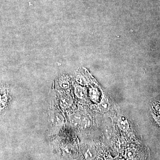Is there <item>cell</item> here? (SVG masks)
<instances>
[{
  "mask_svg": "<svg viewBox=\"0 0 160 160\" xmlns=\"http://www.w3.org/2000/svg\"><path fill=\"white\" fill-rule=\"evenodd\" d=\"M118 123L120 129L123 131H126L129 128V123L125 117L120 118L118 120Z\"/></svg>",
  "mask_w": 160,
  "mask_h": 160,
  "instance_id": "1",
  "label": "cell"
},
{
  "mask_svg": "<svg viewBox=\"0 0 160 160\" xmlns=\"http://www.w3.org/2000/svg\"><path fill=\"white\" fill-rule=\"evenodd\" d=\"M99 108L102 112H106L109 111L110 109V104L108 100L103 99L99 105Z\"/></svg>",
  "mask_w": 160,
  "mask_h": 160,
  "instance_id": "2",
  "label": "cell"
},
{
  "mask_svg": "<svg viewBox=\"0 0 160 160\" xmlns=\"http://www.w3.org/2000/svg\"><path fill=\"white\" fill-rule=\"evenodd\" d=\"M61 106L63 108L69 107L72 104V99L69 96H66L62 98L61 100Z\"/></svg>",
  "mask_w": 160,
  "mask_h": 160,
  "instance_id": "3",
  "label": "cell"
},
{
  "mask_svg": "<svg viewBox=\"0 0 160 160\" xmlns=\"http://www.w3.org/2000/svg\"><path fill=\"white\" fill-rule=\"evenodd\" d=\"M81 118H82L80 114H78V113H74V114L72 115L70 117V122L73 126H77L79 125Z\"/></svg>",
  "mask_w": 160,
  "mask_h": 160,
  "instance_id": "4",
  "label": "cell"
},
{
  "mask_svg": "<svg viewBox=\"0 0 160 160\" xmlns=\"http://www.w3.org/2000/svg\"><path fill=\"white\" fill-rule=\"evenodd\" d=\"M75 94L78 98H82L85 97V95H86V92L83 88L78 86L76 88Z\"/></svg>",
  "mask_w": 160,
  "mask_h": 160,
  "instance_id": "5",
  "label": "cell"
},
{
  "mask_svg": "<svg viewBox=\"0 0 160 160\" xmlns=\"http://www.w3.org/2000/svg\"><path fill=\"white\" fill-rule=\"evenodd\" d=\"M89 120L86 117L82 118L79 123V126L81 128L85 129L89 126Z\"/></svg>",
  "mask_w": 160,
  "mask_h": 160,
  "instance_id": "6",
  "label": "cell"
},
{
  "mask_svg": "<svg viewBox=\"0 0 160 160\" xmlns=\"http://www.w3.org/2000/svg\"><path fill=\"white\" fill-rule=\"evenodd\" d=\"M54 120L55 123L57 125H60L63 122V119L62 117L59 114H57L55 116Z\"/></svg>",
  "mask_w": 160,
  "mask_h": 160,
  "instance_id": "7",
  "label": "cell"
},
{
  "mask_svg": "<svg viewBox=\"0 0 160 160\" xmlns=\"http://www.w3.org/2000/svg\"><path fill=\"white\" fill-rule=\"evenodd\" d=\"M95 154L94 151L92 149H89L86 152V157L88 158H92L94 157Z\"/></svg>",
  "mask_w": 160,
  "mask_h": 160,
  "instance_id": "8",
  "label": "cell"
},
{
  "mask_svg": "<svg viewBox=\"0 0 160 160\" xmlns=\"http://www.w3.org/2000/svg\"><path fill=\"white\" fill-rule=\"evenodd\" d=\"M61 86H62V88H66L69 86V83L67 81H66V80H63V81H62L61 82Z\"/></svg>",
  "mask_w": 160,
  "mask_h": 160,
  "instance_id": "9",
  "label": "cell"
},
{
  "mask_svg": "<svg viewBox=\"0 0 160 160\" xmlns=\"http://www.w3.org/2000/svg\"><path fill=\"white\" fill-rule=\"evenodd\" d=\"M127 157H128V158H131L132 157V155H133V152L129 150V151H128V152H127Z\"/></svg>",
  "mask_w": 160,
  "mask_h": 160,
  "instance_id": "10",
  "label": "cell"
}]
</instances>
